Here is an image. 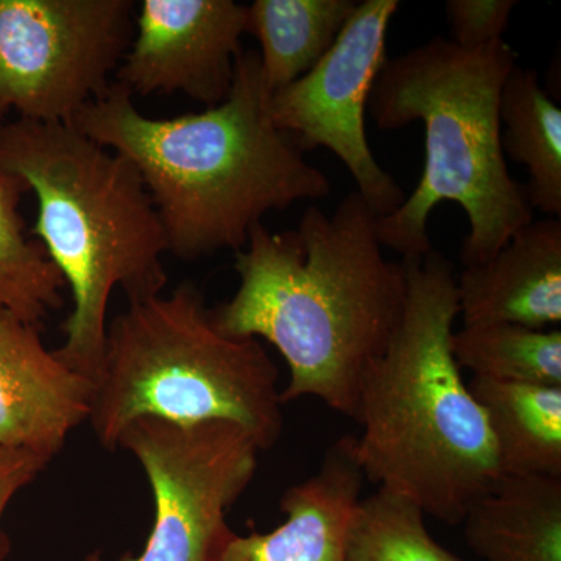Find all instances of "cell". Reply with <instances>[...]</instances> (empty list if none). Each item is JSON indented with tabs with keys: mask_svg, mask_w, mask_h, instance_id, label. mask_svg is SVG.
Segmentation results:
<instances>
[{
	"mask_svg": "<svg viewBox=\"0 0 561 561\" xmlns=\"http://www.w3.org/2000/svg\"><path fill=\"white\" fill-rule=\"evenodd\" d=\"M378 214L353 191L334 213L309 206L297 230L257 224L234 253L239 287L210 308L231 337L264 339L289 367L280 401L312 397L356 421L365 376L397 331L408 276L386 260Z\"/></svg>",
	"mask_w": 561,
	"mask_h": 561,
	"instance_id": "obj_1",
	"label": "cell"
},
{
	"mask_svg": "<svg viewBox=\"0 0 561 561\" xmlns=\"http://www.w3.org/2000/svg\"><path fill=\"white\" fill-rule=\"evenodd\" d=\"M260 54L242 51L220 105L149 117L113 81L72 127L135 165L160 214L169 253L183 261L239 251L265 214L321 201L331 181L289 133L273 124Z\"/></svg>",
	"mask_w": 561,
	"mask_h": 561,
	"instance_id": "obj_2",
	"label": "cell"
},
{
	"mask_svg": "<svg viewBox=\"0 0 561 561\" xmlns=\"http://www.w3.org/2000/svg\"><path fill=\"white\" fill-rule=\"evenodd\" d=\"M401 262L404 312L362 382L357 460L379 489L454 526L500 481L501 465L485 413L453 354L460 306L451 261L432 250Z\"/></svg>",
	"mask_w": 561,
	"mask_h": 561,
	"instance_id": "obj_3",
	"label": "cell"
},
{
	"mask_svg": "<svg viewBox=\"0 0 561 561\" xmlns=\"http://www.w3.org/2000/svg\"><path fill=\"white\" fill-rule=\"evenodd\" d=\"M516 61L505 39L461 49L440 36L387 58L367 113L382 131L421 122L426 160L412 194L378 217L382 249L402 260L431 253L427 221L443 202L457 203L470 221L460 250L463 268L491 260L534 221L526 187L508 173L501 147V91Z\"/></svg>",
	"mask_w": 561,
	"mask_h": 561,
	"instance_id": "obj_4",
	"label": "cell"
},
{
	"mask_svg": "<svg viewBox=\"0 0 561 561\" xmlns=\"http://www.w3.org/2000/svg\"><path fill=\"white\" fill-rule=\"evenodd\" d=\"M0 175L38 202L28 232L43 243L72 297L55 354L92 382L105 351L114 289L128 301L162 294L168 236L130 161L66 124H0Z\"/></svg>",
	"mask_w": 561,
	"mask_h": 561,
	"instance_id": "obj_5",
	"label": "cell"
},
{
	"mask_svg": "<svg viewBox=\"0 0 561 561\" xmlns=\"http://www.w3.org/2000/svg\"><path fill=\"white\" fill-rule=\"evenodd\" d=\"M278 378L261 342L221 332L201 287L184 280L128 301L110 321L88 423L103 448L116 449L139 419L228 421L267 451L283 434Z\"/></svg>",
	"mask_w": 561,
	"mask_h": 561,
	"instance_id": "obj_6",
	"label": "cell"
},
{
	"mask_svg": "<svg viewBox=\"0 0 561 561\" xmlns=\"http://www.w3.org/2000/svg\"><path fill=\"white\" fill-rule=\"evenodd\" d=\"M117 448L139 461L154 501L142 552L117 561H220L236 535L228 512L257 471L261 449L249 432L228 421L139 419ZM87 561L106 560L91 553Z\"/></svg>",
	"mask_w": 561,
	"mask_h": 561,
	"instance_id": "obj_7",
	"label": "cell"
},
{
	"mask_svg": "<svg viewBox=\"0 0 561 561\" xmlns=\"http://www.w3.org/2000/svg\"><path fill=\"white\" fill-rule=\"evenodd\" d=\"M135 33L133 0H0V124L72 125L111 87Z\"/></svg>",
	"mask_w": 561,
	"mask_h": 561,
	"instance_id": "obj_8",
	"label": "cell"
},
{
	"mask_svg": "<svg viewBox=\"0 0 561 561\" xmlns=\"http://www.w3.org/2000/svg\"><path fill=\"white\" fill-rule=\"evenodd\" d=\"M398 0L357 3L334 46L311 72L273 92L268 113L301 150L323 147L348 169L357 192L379 217L400 208L404 191L376 161L365 130L368 95L386 65L387 31Z\"/></svg>",
	"mask_w": 561,
	"mask_h": 561,
	"instance_id": "obj_9",
	"label": "cell"
},
{
	"mask_svg": "<svg viewBox=\"0 0 561 561\" xmlns=\"http://www.w3.org/2000/svg\"><path fill=\"white\" fill-rule=\"evenodd\" d=\"M245 33L247 7L234 0H142L114 81L133 95L183 92L213 108L230 94Z\"/></svg>",
	"mask_w": 561,
	"mask_h": 561,
	"instance_id": "obj_10",
	"label": "cell"
},
{
	"mask_svg": "<svg viewBox=\"0 0 561 561\" xmlns=\"http://www.w3.org/2000/svg\"><path fill=\"white\" fill-rule=\"evenodd\" d=\"M94 382L47 348L39 328L0 308V448L54 460L91 413Z\"/></svg>",
	"mask_w": 561,
	"mask_h": 561,
	"instance_id": "obj_11",
	"label": "cell"
},
{
	"mask_svg": "<svg viewBox=\"0 0 561 561\" xmlns=\"http://www.w3.org/2000/svg\"><path fill=\"white\" fill-rule=\"evenodd\" d=\"M364 479L356 437L339 438L319 471L280 497L284 523L265 534H236L220 561H348Z\"/></svg>",
	"mask_w": 561,
	"mask_h": 561,
	"instance_id": "obj_12",
	"label": "cell"
},
{
	"mask_svg": "<svg viewBox=\"0 0 561 561\" xmlns=\"http://www.w3.org/2000/svg\"><path fill=\"white\" fill-rule=\"evenodd\" d=\"M456 286L463 324L559 327L561 220L526 225L491 260L465 267Z\"/></svg>",
	"mask_w": 561,
	"mask_h": 561,
	"instance_id": "obj_13",
	"label": "cell"
},
{
	"mask_svg": "<svg viewBox=\"0 0 561 561\" xmlns=\"http://www.w3.org/2000/svg\"><path fill=\"white\" fill-rule=\"evenodd\" d=\"M461 526L485 561H561V478L502 476Z\"/></svg>",
	"mask_w": 561,
	"mask_h": 561,
	"instance_id": "obj_14",
	"label": "cell"
},
{
	"mask_svg": "<svg viewBox=\"0 0 561 561\" xmlns=\"http://www.w3.org/2000/svg\"><path fill=\"white\" fill-rule=\"evenodd\" d=\"M502 476L561 478V387L472 378Z\"/></svg>",
	"mask_w": 561,
	"mask_h": 561,
	"instance_id": "obj_15",
	"label": "cell"
},
{
	"mask_svg": "<svg viewBox=\"0 0 561 561\" xmlns=\"http://www.w3.org/2000/svg\"><path fill=\"white\" fill-rule=\"evenodd\" d=\"M354 0H254L247 7V33L260 41L261 72L273 92L311 72L334 46Z\"/></svg>",
	"mask_w": 561,
	"mask_h": 561,
	"instance_id": "obj_16",
	"label": "cell"
},
{
	"mask_svg": "<svg viewBox=\"0 0 561 561\" xmlns=\"http://www.w3.org/2000/svg\"><path fill=\"white\" fill-rule=\"evenodd\" d=\"M501 147L504 157L529 173L531 209L561 217V110L534 69L516 65L501 91Z\"/></svg>",
	"mask_w": 561,
	"mask_h": 561,
	"instance_id": "obj_17",
	"label": "cell"
},
{
	"mask_svg": "<svg viewBox=\"0 0 561 561\" xmlns=\"http://www.w3.org/2000/svg\"><path fill=\"white\" fill-rule=\"evenodd\" d=\"M27 192L24 181L0 175V308L39 328L61 308L66 283L25 228L20 206Z\"/></svg>",
	"mask_w": 561,
	"mask_h": 561,
	"instance_id": "obj_18",
	"label": "cell"
},
{
	"mask_svg": "<svg viewBox=\"0 0 561 561\" xmlns=\"http://www.w3.org/2000/svg\"><path fill=\"white\" fill-rule=\"evenodd\" d=\"M451 348L472 378L561 387V331L519 324H463L453 332Z\"/></svg>",
	"mask_w": 561,
	"mask_h": 561,
	"instance_id": "obj_19",
	"label": "cell"
},
{
	"mask_svg": "<svg viewBox=\"0 0 561 561\" xmlns=\"http://www.w3.org/2000/svg\"><path fill=\"white\" fill-rule=\"evenodd\" d=\"M424 516L413 502L378 489L357 507L348 561H463L434 540Z\"/></svg>",
	"mask_w": 561,
	"mask_h": 561,
	"instance_id": "obj_20",
	"label": "cell"
},
{
	"mask_svg": "<svg viewBox=\"0 0 561 561\" xmlns=\"http://www.w3.org/2000/svg\"><path fill=\"white\" fill-rule=\"evenodd\" d=\"M515 0H448L445 3L451 41L461 49H481L504 39Z\"/></svg>",
	"mask_w": 561,
	"mask_h": 561,
	"instance_id": "obj_21",
	"label": "cell"
},
{
	"mask_svg": "<svg viewBox=\"0 0 561 561\" xmlns=\"http://www.w3.org/2000/svg\"><path fill=\"white\" fill-rule=\"evenodd\" d=\"M49 463V460L32 453L0 448V561L5 560L10 552L9 535L2 523L11 501L35 482Z\"/></svg>",
	"mask_w": 561,
	"mask_h": 561,
	"instance_id": "obj_22",
	"label": "cell"
}]
</instances>
